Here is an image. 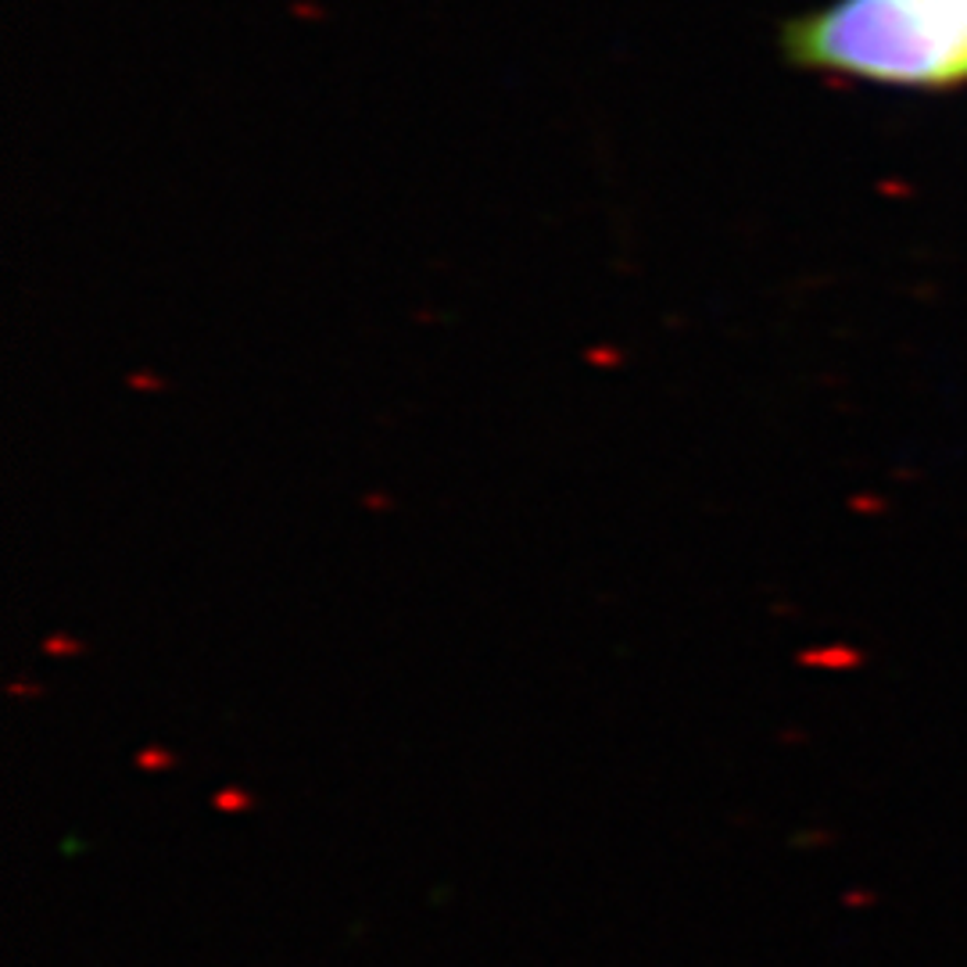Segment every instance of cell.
Returning <instances> with one entry per match:
<instances>
[{
    "mask_svg": "<svg viewBox=\"0 0 967 967\" xmlns=\"http://www.w3.org/2000/svg\"><path fill=\"white\" fill-rule=\"evenodd\" d=\"M785 54L806 68L882 83H960L967 0H835L785 29Z\"/></svg>",
    "mask_w": 967,
    "mask_h": 967,
    "instance_id": "1",
    "label": "cell"
}]
</instances>
